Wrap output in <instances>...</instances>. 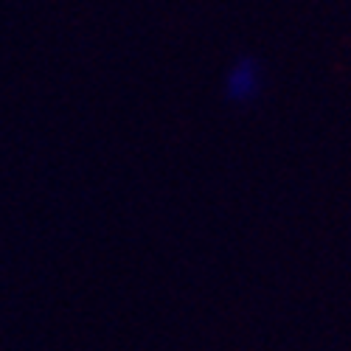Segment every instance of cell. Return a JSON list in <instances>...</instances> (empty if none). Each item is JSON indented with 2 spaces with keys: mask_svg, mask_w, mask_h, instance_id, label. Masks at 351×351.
Returning <instances> with one entry per match:
<instances>
[{
  "mask_svg": "<svg viewBox=\"0 0 351 351\" xmlns=\"http://www.w3.org/2000/svg\"><path fill=\"white\" fill-rule=\"evenodd\" d=\"M261 76H265V71H261L256 60H237L225 73V84H222L225 99L233 104L253 101L261 90Z\"/></svg>",
  "mask_w": 351,
  "mask_h": 351,
  "instance_id": "1",
  "label": "cell"
}]
</instances>
